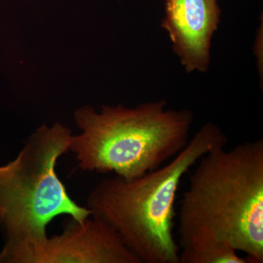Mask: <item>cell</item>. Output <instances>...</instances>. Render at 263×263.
<instances>
[{"label": "cell", "mask_w": 263, "mask_h": 263, "mask_svg": "<svg viewBox=\"0 0 263 263\" xmlns=\"http://www.w3.org/2000/svg\"><path fill=\"white\" fill-rule=\"evenodd\" d=\"M179 247L213 235L263 262V141L219 147L199 160L180 200Z\"/></svg>", "instance_id": "obj_1"}, {"label": "cell", "mask_w": 263, "mask_h": 263, "mask_svg": "<svg viewBox=\"0 0 263 263\" xmlns=\"http://www.w3.org/2000/svg\"><path fill=\"white\" fill-rule=\"evenodd\" d=\"M220 15L216 0H165L161 27L168 33L173 49L186 72L209 70L212 38Z\"/></svg>", "instance_id": "obj_6"}, {"label": "cell", "mask_w": 263, "mask_h": 263, "mask_svg": "<svg viewBox=\"0 0 263 263\" xmlns=\"http://www.w3.org/2000/svg\"><path fill=\"white\" fill-rule=\"evenodd\" d=\"M165 100L135 107L103 105L78 108L80 129L70 151L83 171L115 173L130 181L159 168L188 144L194 115L188 109L167 108Z\"/></svg>", "instance_id": "obj_3"}, {"label": "cell", "mask_w": 263, "mask_h": 263, "mask_svg": "<svg viewBox=\"0 0 263 263\" xmlns=\"http://www.w3.org/2000/svg\"><path fill=\"white\" fill-rule=\"evenodd\" d=\"M228 141L219 126L205 123L164 166L130 181L118 176L102 180L88 195L86 207L120 235L141 263H180L174 229L181 180L201 157Z\"/></svg>", "instance_id": "obj_2"}, {"label": "cell", "mask_w": 263, "mask_h": 263, "mask_svg": "<svg viewBox=\"0 0 263 263\" xmlns=\"http://www.w3.org/2000/svg\"><path fill=\"white\" fill-rule=\"evenodd\" d=\"M0 263L141 262L111 227L91 215L82 222L72 219L61 234L5 243Z\"/></svg>", "instance_id": "obj_5"}, {"label": "cell", "mask_w": 263, "mask_h": 263, "mask_svg": "<svg viewBox=\"0 0 263 263\" xmlns=\"http://www.w3.org/2000/svg\"><path fill=\"white\" fill-rule=\"evenodd\" d=\"M181 249L180 263H249L228 242L213 235L194 236Z\"/></svg>", "instance_id": "obj_7"}, {"label": "cell", "mask_w": 263, "mask_h": 263, "mask_svg": "<svg viewBox=\"0 0 263 263\" xmlns=\"http://www.w3.org/2000/svg\"><path fill=\"white\" fill-rule=\"evenodd\" d=\"M72 130L60 123L40 126L17 157L0 166V231L5 243L47 236L57 216L82 222L91 216L71 198L57 176L59 159L70 151Z\"/></svg>", "instance_id": "obj_4"}]
</instances>
